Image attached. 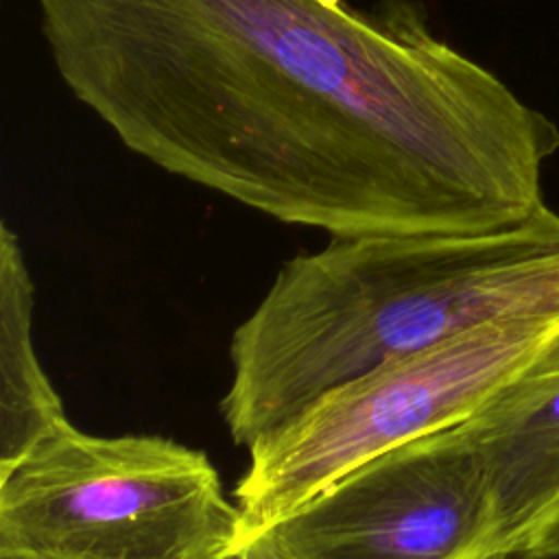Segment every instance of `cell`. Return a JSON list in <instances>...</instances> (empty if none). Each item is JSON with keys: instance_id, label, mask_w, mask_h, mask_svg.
<instances>
[{"instance_id": "cell-8", "label": "cell", "mask_w": 559, "mask_h": 559, "mask_svg": "<svg viewBox=\"0 0 559 559\" xmlns=\"http://www.w3.org/2000/svg\"><path fill=\"white\" fill-rule=\"evenodd\" d=\"M515 559H559V509L535 528Z\"/></svg>"}, {"instance_id": "cell-10", "label": "cell", "mask_w": 559, "mask_h": 559, "mask_svg": "<svg viewBox=\"0 0 559 559\" xmlns=\"http://www.w3.org/2000/svg\"><path fill=\"white\" fill-rule=\"evenodd\" d=\"M0 559H44L31 552H15V550H0Z\"/></svg>"}, {"instance_id": "cell-5", "label": "cell", "mask_w": 559, "mask_h": 559, "mask_svg": "<svg viewBox=\"0 0 559 559\" xmlns=\"http://www.w3.org/2000/svg\"><path fill=\"white\" fill-rule=\"evenodd\" d=\"M491 507L459 426L397 445L284 515L242 526L251 559H483Z\"/></svg>"}, {"instance_id": "cell-7", "label": "cell", "mask_w": 559, "mask_h": 559, "mask_svg": "<svg viewBox=\"0 0 559 559\" xmlns=\"http://www.w3.org/2000/svg\"><path fill=\"white\" fill-rule=\"evenodd\" d=\"M35 288L15 231L0 227V472L70 424L33 341Z\"/></svg>"}, {"instance_id": "cell-6", "label": "cell", "mask_w": 559, "mask_h": 559, "mask_svg": "<svg viewBox=\"0 0 559 559\" xmlns=\"http://www.w3.org/2000/svg\"><path fill=\"white\" fill-rule=\"evenodd\" d=\"M459 428L480 459L489 491L483 559H515L559 509V338Z\"/></svg>"}, {"instance_id": "cell-3", "label": "cell", "mask_w": 559, "mask_h": 559, "mask_svg": "<svg viewBox=\"0 0 559 559\" xmlns=\"http://www.w3.org/2000/svg\"><path fill=\"white\" fill-rule=\"evenodd\" d=\"M242 533L205 452L63 426L0 472V550L44 559H218Z\"/></svg>"}, {"instance_id": "cell-9", "label": "cell", "mask_w": 559, "mask_h": 559, "mask_svg": "<svg viewBox=\"0 0 559 559\" xmlns=\"http://www.w3.org/2000/svg\"><path fill=\"white\" fill-rule=\"evenodd\" d=\"M218 559H251V557L245 552V548H242L240 544H236L234 548H229L227 552H223Z\"/></svg>"}, {"instance_id": "cell-2", "label": "cell", "mask_w": 559, "mask_h": 559, "mask_svg": "<svg viewBox=\"0 0 559 559\" xmlns=\"http://www.w3.org/2000/svg\"><path fill=\"white\" fill-rule=\"evenodd\" d=\"M559 314V214L487 234L332 236L282 264L229 343L221 415L251 448L328 391L478 325Z\"/></svg>"}, {"instance_id": "cell-1", "label": "cell", "mask_w": 559, "mask_h": 559, "mask_svg": "<svg viewBox=\"0 0 559 559\" xmlns=\"http://www.w3.org/2000/svg\"><path fill=\"white\" fill-rule=\"evenodd\" d=\"M66 90L153 166L330 236L487 234L542 205L557 124L421 2L37 0Z\"/></svg>"}, {"instance_id": "cell-4", "label": "cell", "mask_w": 559, "mask_h": 559, "mask_svg": "<svg viewBox=\"0 0 559 559\" xmlns=\"http://www.w3.org/2000/svg\"><path fill=\"white\" fill-rule=\"evenodd\" d=\"M559 338V314L478 325L386 362L260 437L234 487L242 526L271 522L354 467L469 419Z\"/></svg>"}]
</instances>
